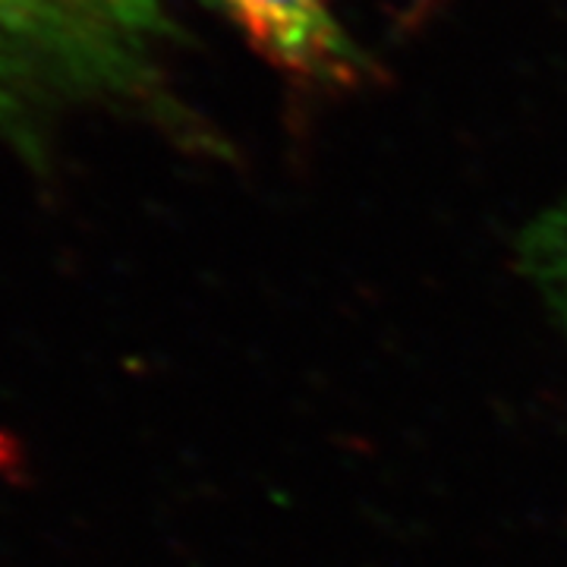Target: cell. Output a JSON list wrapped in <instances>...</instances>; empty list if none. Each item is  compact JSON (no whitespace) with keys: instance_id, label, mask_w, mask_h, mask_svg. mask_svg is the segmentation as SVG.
Wrapping results in <instances>:
<instances>
[{"instance_id":"obj_2","label":"cell","mask_w":567,"mask_h":567,"mask_svg":"<svg viewBox=\"0 0 567 567\" xmlns=\"http://www.w3.org/2000/svg\"><path fill=\"white\" fill-rule=\"evenodd\" d=\"M246 41L293 80L350 89L365 76V58L344 32L331 0H208Z\"/></svg>"},{"instance_id":"obj_3","label":"cell","mask_w":567,"mask_h":567,"mask_svg":"<svg viewBox=\"0 0 567 567\" xmlns=\"http://www.w3.org/2000/svg\"><path fill=\"white\" fill-rule=\"evenodd\" d=\"M558 252H561V275H565V281H567V227H565V240H561V246H558Z\"/></svg>"},{"instance_id":"obj_1","label":"cell","mask_w":567,"mask_h":567,"mask_svg":"<svg viewBox=\"0 0 567 567\" xmlns=\"http://www.w3.org/2000/svg\"><path fill=\"white\" fill-rule=\"evenodd\" d=\"M167 25L158 0H0V117L142 95Z\"/></svg>"}]
</instances>
